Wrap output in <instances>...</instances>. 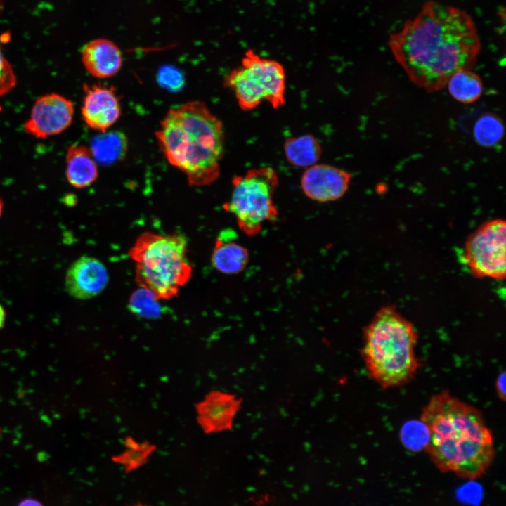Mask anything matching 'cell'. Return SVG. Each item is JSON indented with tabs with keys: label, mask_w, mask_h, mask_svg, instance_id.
Wrapping results in <instances>:
<instances>
[{
	"label": "cell",
	"mask_w": 506,
	"mask_h": 506,
	"mask_svg": "<svg viewBox=\"0 0 506 506\" xmlns=\"http://www.w3.org/2000/svg\"><path fill=\"white\" fill-rule=\"evenodd\" d=\"M74 103L56 93L38 98L23 125L24 131L37 138H46L63 133L72 124Z\"/></svg>",
	"instance_id": "9"
},
{
	"label": "cell",
	"mask_w": 506,
	"mask_h": 506,
	"mask_svg": "<svg viewBox=\"0 0 506 506\" xmlns=\"http://www.w3.org/2000/svg\"><path fill=\"white\" fill-rule=\"evenodd\" d=\"M504 136V125L501 119L493 113H485L475 122L473 136L481 146L491 148L497 145Z\"/></svg>",
	"instance_id": "20"
},
{
	"label": "cell",
	"mask_w": 506,
	"mask_h": 506,
	"mask_svg": "<svg viewBox=\"0 0 506 506\" xmlns=\"http://www.w3.org/2000/svg\"><path fill=\"white\" fill-rule=\"evenodd\" d=\"M506 224L494 219L481 224L467 238L463 259L476 278L504 280L506 271Z\"/></svg>",
	"instance_id": "8"
},
{
	"label": "cell",
	"mask_w": 506,
	"mask_h": 506,
	"mask_svg": "<svg viewBox=\"0 0 506 506\" xmlns=\"http://www.w3.org/2000/svg\"><path fill=\"white\" fill-rule=\"evenodd\" d=\"M168 162L182 171L190 186H205L220 176L224 154L222 122L202 101L171 108L155 131Z\"/></svg>",
	"instance_id": "3"
},
{
	"label": "cell",
	"mask_w": 506,
	"mask_h": 506,
	"mask_svg": "<svg viewBox=\"0 0 506 506\" xmlns=\"http://www.w3.org/2000/svg\"><path fill=\"white\" fill-rule=\"evenodd\" d=\"M237 233L231 228L221 231L214 243L211 256L212 266L228 275L238 274L247 266L249 250L237 242Z\"/></svg>",
	"instance_id": "15"
},
{
	"label": "cell",
	"mask_w": 506,
	"mask_h": 506,
	"mask_svg": "<svg viewBox=\"0 0 506 506\" xmlns=\"http://www.w3.org/2000/svg\"><path fill=\"white\" fill-rule=\"evenodd\" d=\"M138 506H143V505H138Z\"/></svg>",
	"instance_id": "27"
},
{
	"label": "cell",
	"mask_w": 506,
	"mask_h": 506,
	"mask_svg": "<svg viewBox=\"0 0 506 506\" xmlns=\"http://www.w3.org/2000/svg\"><path fill=\"white\" fill-rule=\"evenodd\" d=\"M129 309L136 316L149 320L157 319L162 313V307L159 300L143 287L136 290L131 294Z\"/></svg>",
	"instance_id": "21"
},
{
	"label": "cell",
	"mask_w": 506,
	"mask_h": 506,
	"mask_svg": "<svg viewBox=\"0 0 506 506\" xmlns=\"http://www.w3.org/2000/svg\"><path fill=\"white\" fill-rule=\"evenodd\" d=\"M81 56L86 71L98 79L113 77L120 70L123 63L119 47L113 41L103 38L85 44Z\"/></svg>",
	"instance_id": "14"
},
{
	"label": "cell",
	"mask_w": 506,
	"mask_h": 506,
	"mask_svg": "<svg viewBox=\"0 0 506 506\" xmlns=\"http://www.w3.org/2000/svg\"><path fill=\"white\" fill-rule=\"evenodd\" d=\"M125 136L117 131L100 133L89 147L96 162L109 165L122 160L127 150Z\"/></svg>",
	"instance_id": "18"
},
{
	"label": "cell",
	"mask_w": 506,
	"mask_h": 506,
	"mask_svg": "<svg viewBox=\"0 0 506 506\" xmlns=\"http://www.w3.org/2000/svg\"><path fill=\"white\" fill-rule=\"evenodd\" d=\"M6 313L3 306L0 304V329L4 325L5 320Z\"/></svg>",
	"instance_id": "25"
},
{
	"label": "cell",
	"mask_w": 506,
	"mask_h": 506,
	"mask_svg": "<svg viewBox=\"0 0 506 506\" xmlns=\"http://www.w3.org/2000/svg\"><path fill=\"white\" fill-rule=\"evenodd\" d=\"M85 96L82 117L86 125L105 133L119 118L122 110L119 97L113 86L102 84L84 85Z\"/></svg>",
	"instance_id": "11"
},
{
	"label": "cell",
	"mask_w": 506,
	"mask_h": 506,
	"mask_svg": "<svg viewBox=\"0 0 506 506\" xmlns=\"http://www.w3.org/2000/svg\"><path fill=\"white\" fill-rule=\"evenodd\" d=\"M3 207H4L3 202H2V200L0 199V216H1V214H2V212H3Z\"/></svg>",
	"instance_id": "26"
},
{
	"label": "cell",
	"mask_w": 506,
	"mask_h": 506,
	"mask_svg": "<svg viewBox=\"0 0 506 506\" xmlns=\"http://www.w3.org/2000/svg\"><path fill=\"white\" fill-rule=\"evenodd\" d=\"M388 44L409 79L427 92L443 89L453 74L471 70L481 50L472 17L436 1L390 34Z\"/></svg>",
	"instance_id": "1"
},
{
	"label": "cell",
	"mask_w": 506,
	"mask_h": 506,
	"mask_svg": "<svg viewBox=\"0 0 506 506\" xmlns=\"http://www.w3.org/2000/svg\"><path fill=\"white\" fill-rule=\"evenodd\" d=\"M495 389L499 398L504 401L505 399V372L500 373L495 380Z\"/></svg>",
	"instance_id": "23"
},
{
	"label": "cell",
	"mask_w": 506,
	"mask_h": 506,
	"mask_svg": "<svg viewBox=\"0 0 506 506\" xmlns=\"http://www.w3.org/2000/svg\"><path fill=\"white\" fill-rule=\"evenodd\" d=\"M65 163L67 179L74 188H86L98 178L97 162L90 148L85 145H70L67 150Z\"/></svg>",
	"instance_id": "16"
},
{
	"label": "cell",
	"mask_w": 506,
	"mask_h": 506,
	"mask_svg": "<svg viewBox=\"0 0 506 506\" xmlns=\"http://www.w3.org/2000/svg\"><path fill=\"white\" fill-rule=\"evenodd\" d=\"M417 332L393 306L379 309L363 332L361 356L369 376L383 389L409 383L420 362Z\"/></svg>",
	"instance_id": "4"
},
{
	"label": "cell",
	"mask_w": 506,
	"mask_h": 506,
	"mask_svg": "<svg viewBox=\"0 0 506 506\" xmlns=\"http://www.w3.org/2000/svg\"><path fill=\"white\" fill-rule=\"evenodd\" d=\"M18 506H43L39 501L33 499H26L21 501Z\"/></svg>",
	"instance_id": "24"
},
{
	"label": "cell",
	"mask_w": 506,
	"mask_h": 506,
	"mask_svg": "<svg viewBox=\"0 0 506 506\" xmlns=\"http://www.w3.org/2000/svg\"><path fill=\"white\" fill-rule=\"evenodd\" d=\"M278 184V174L270 167L251 168L232 179L231 196L223 207L247 236L258 235L265 223L278 218L273 195Z\"/></svg>",
	"instance_id": "6"
},
{
	"label": "cell",
	"mask_w": 506,
	"mask_h": 506,
	"mask_svg": "<svg viewBox=\"0 0 506 506\" xmlns=\"http://www.w3.org/2000/svg\"><path fill=\"white\" fill-rule=\"evenodd\" d=\"M352 174L341 168L326 164L307 167L301 179L302 191L309 199L318 202L335 201L349 189Z\"/></svg>",
	"instance_id": "10"
},
{
	"label": "cell",
	"mask_w": 506,
	"mask_h": 506,
	"mask_svg": "<svg viewBox=\"0 0 506 506\" xmlns=\"http://www.w3.org/2000/svg\"><path fill=\"white\" fill-rule=\"evenodd\" d=\"M135 263L136 284L157 300H169L191 278L193 267L188 258V242L178 233H142L129 250Z\"/></svg>",
	"instance_id": "5"
},
{
	"label": "cell",
	"mask_w": 506,
	"mask_h": 506,
	"mask_svg": "<svg viewBox=\"0 0 506 506\" xmlns=\"http://www.w3.org/2000/svg\"><path fill=\"white\" fill-rule=\"evenodd\" d=\"M108 280L107 268L100 260L89 256H82L67 269L65 286L70 295L85 300L103 292Z\"/></svg>",
	"instance_id": "13"
},
{
	"label": "cell",
	"mask_w": 506,
	"mask_h": 506,
	"mask_svg": "<svg viewBox=\"0 0 506 506\" xmlns=\"http://www.w3.org/2000/svg\"><path fill=\"white\" fill-rule=\"evenodd\" d=\"M241 406L235 394L212 390L195 405L197 422L206 434L230 430Z\"/></svg>",
	"instance_id": "12"
},
{
	"label": "cell",
	"mask_w": 506,
	"mask_h": 506,
	"mask_svg": "<svg viewBox=\"0 0 506 506\" xmlns=\"http://www.w3.org/2000/svg\"><path fill=\"white\" fill-rule=\"evenodd\" d=\"M285 79L281 63L247 50L241 64L225 77L224 86L231 90L244 111L254 110L263 101L278 109L285 101Z\"/></svg>",
	"instance_id": "7"
},
{
	"label": "cell",
	"mask_w": 506,
	"mask_h": 506,
	"mask_svg": "<svg viewBox=\"0 0 506 506\" xmlns=\"http://www.w3.org/2000/svg\"><path fill=\"white\" fill-rule=\"evenodd\" d=\"M420 420L424 449L441 471L471 480L486 472L495 457L494 441L476 407L443 390L429 398Z\"/></svg>",
	"instance_id": "2"
},
{
	"label": "cell",
	"mask_w": 506,
	"mask_h": 506,
	"mask_svg": "<svg viewBox=\"0 0 506 506\" xmlns=\"http://www.w3.org/2000/svg\"><path fill=\"white\" fill-rule=\"evenodd\" d=\"M283 148L287 161L299 167L307 168L317 164L322 154L319 141L311 134L288 138Z\"/></svg>",
	"instance_id": "17"
},
{
	"label": "cell",
	"mask_w": 506,
	"mask_h": 506,
	"mask_svg": "<svg viewBox=\"0 0 506 506\" xmlns=\"http://www.w3.org/2000/svg\"><path fill=\"white\" fill-rule=\"evenodd\" d=\"M446 87L455 100L464 104L476 102L483 92L481 78L471 70H462L453 74Z\"/></svg>",
	"instance_id": "19"
},
{
	"label": "cell",
	"mask_w": 506,
	"mask_h": 506,
	"mask_svg": "<svg viewBox=\"0 0 506 506\" xmlns=\"http://www.w3.org/2000/svg\"><path fill=\"white\" fill-rule=\"evenodd\" d=\"M17 84V77L12 65L0 47V97L10 92Z\"/></svg>",
	"instance_id": "22"
}]
</instances>
